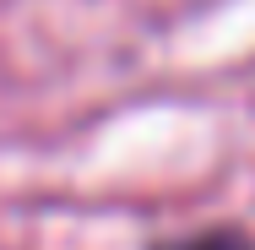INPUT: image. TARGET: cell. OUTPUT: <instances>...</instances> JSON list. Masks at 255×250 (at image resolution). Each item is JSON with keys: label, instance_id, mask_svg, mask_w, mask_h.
Here are the masks:
<instances>
[{"label": "cell", "instance_id": "cell-1", "mask_svg": "<svg viewBox=\"0 0 255 250\" xmlns=\"http://www.w3.org/2000/svg\"><path fill=\"white\" fill-rule=\"evenodd\" d=\"M152 250H255V240L245 229H201V234H179V240H163Z\"/></svg>", "mask_w": 255, "mask_h": 250}]
</instances>
